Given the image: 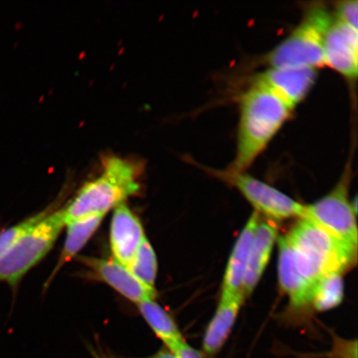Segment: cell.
I'll use <instances>...</instances> for the list:
<instances>
[{
	"mask_svg": "<svg viewBox=\"0 0 358 358\" xmlns=\"http://www.w3.org/2000/svg\"><path fill=\"white\" fill-rule=\"evenodd\" d=\"M357 250L317 224L299 218L279 240L280 289L296 308L310 304L313 289L326 275L356 265Z\"/></svg>",
	"mask_w": 358,
	"mask_h": 358,
	"instance_id": "1",
	"label": "cell"
},
{
	"mask_svg": "<svg viewBox=\"0 0 358 358\" xmlns=\"http://www.w3.org/2000/svg\"><path fill=\"white\" fill-rule=\"evenodd\" d=\"M239 122L234 160L227 168L245 172L266 150L293 111L267 90L246 84L237 96Z\"/></svg>",
	"mask_w": 358,
	"mask_h": 358,
	"instance_id": "2",
	"label": "cell"
},
{
	"mask_svg": "<svg viewBox=\"0 0 358 358\" xmlns=\"http://www.w3.org/2000/svg\"><path fill=\"white\" fill-rule=\"evenodd\" d=\"M142 172V164L137 160L106 156L102 159L99 176L85 182L62 208L66 225L92 215H106L125 203L140 192Z\"/></svg>",
	"mask_w": 358,
	"mask_h": 358,
	"instance_id": "3",
	"label": "cell"
},
{
	"mask_svg": "<svg viewBox=\"0 0 358 358\" xmlns=\"http://www.w3.org/2000/svg\"><path fill=\"white\" fill-rule=\"evenodd\" d=\"M333 21L332 8L326 3H307L299 24L283 41L257 60L256 66L316 70L324 66V39Z\"/></svg>",
	"mask_w": 358,
	"mask_h": 358,
	"instance_id": "4",
	"label": "cell"
},
{
	"mask_svg": "<svg viewBox=\"0 0 358 358\" xmlns=\"http://www.w3.org/2000/svg\"><path fill=\"white\" fill-rule=\"evenodd\" d=\"M64 227L62 208L56 209L27 232L0 259V282L17 287L27 273L50 252Z\"/></svg>",
	"mask_w": 358,
	"mask_h": 358,
	"instance_id": "5",
	"label": "cell"
},
{
	"mask_svg": "<svg viewBox=\"0 0 358 358\" xmlns=\"http://www.w3.org/2000/svg\"><path fill=\"white\" fill-rule=\"evenodd\" d=\"M351 176L352 165L349 160L338 185L324 198L304 206L302 218L317 224L336 238L357 249V213L348 199Z\"/></svg>",
	"mask_w": 358,
	"mask_h": 358,
	"instance_id": "6",
	"label": "cell"
},
{
	"mask_svg": "<svg viewBox=\"0 0 358 358\" xmlns=\"http://www.w3.org/2000/svg\"><path fill=\"white\" fill-rule=\"evenodd\" d=\"M203 169L235 187L253 206L256 209L255 212L265 215L270 220L302 218L303 216V205L245 172H232L227 169L218 170L208 167H203Z\"/></svg>",
	"mask_w": 358,
	"mask_h": 358,
	"instance_id": "7",
	"label": "cell"
},
{
	"mask_svg": "<svg viewBox=\"0 0 358 358\" xmlns=\"http://www.w3.org/2000/svg\"><path fill=\"white\" fill-rule=\"evenodd\" d=\"M317 70L312 69H266L250 76L246 84L267 90L294 111L316 83Z\"/></svg>",
	"mask_w": 358,
	"mask_h": 358,
	"instance_id": "8",
	"label": "cell"
},
{
	"mask_svg": "<svg viewBox=\"0 0 358 358\" xmlns=\"http://www.w3.org/2000/svg\"><path fill=\"white\" fill-rule=\"evenodd\" d=\"M324 65L350 84L358 74V29L334 19L324 44Z\"/></svg>",
	"mask_w": 358,
	"mask_h": 358,
	"instance_id": "9",
	"label": "cell"
},
{
	"mask_svg": "<svg viewBox=\"0 0 358 358\" xmlns=\"http://www.w3.org/2000/svg\"><path fill=\"white\" fill-rule=\"evenodd\" d=\"M78 261L89 268L97 279L104 282L129 301L138 304L156 298L155 289L142 284L127 266L114 259L80 257Z\"/></svg>",
	"mask_w": 358,
	"mask_h": 358,
	"instance_id": "10",
	"label": "cell"
},
{
	"mask_svg": "<svg viewBox=\"0 0 358 358\" xmlns=\"http://www.w3.org/2000/svg\"><path fill=\"white\" fill-rule=\"evenodd\" d=\"M145 237L140 219L127 203L114 208L110 227V245L115 261L128 267Z\"/></svg>",
	"mask_w": 358,
	"mask_h": 358,
	"instance_id": "11",
	"label": "cell"
},
{
	"mask_svg": "<svg viewBox=\"0 0 358 358\" xmlns=\"http://www.w3.org/2000/svg\"><path fill=\"white\" fill-rule=\"evenodd\" d=\"M259 218V214L254 212L236 241L224 275L222 299L234 297L241 292L250 249Z\"/></svg>",
	"mask_w": 358,
	"mask_h": 358,
	"instance_id": "12",
	"label": "cell"
},
{
	"mask_svg": "<svg viewBox=\"0 0 358 358\" xmlns=\"http://www.w3.org/2000/svg\"><path fill=\"white\" fill-rule=\"evenodd\" d=\"M277 236L278 227L275 222L270 219L266 221L262 220L259 218L241 288V292L245 298L253 292L261 280L270 261Z\"/></svg>",
	"mask_w": 358,
	"mask_h": 358,
	"instance_id": "13",
	"label": "cell"
},
{
	"mask_svg": "<svg viewBox=\"0 0 358 358\" xmlns=\"http://www.w3.org/2000/svg\"><path fill=\"white\" fill-rule=\"evenodd\" d=\"M243 292L234 297L220 299L216 312L205 331L203 340V355L213 358L226 343L234 329L244 299Z\"/></svg>",
	"mask_w": 358,
	"mask_h": 358,
	"instance_id": "14",
	"label": "cell"
},
{
	"mask_svg": "<svg viewBox=\"0 0 358 358\" xmlns=\"http://www.w3.org/2000/svg\"><path fill=\"white\" fill-rule=\"evenodd\" d=\"M104 217L105 215H92V216L80 218L66 224L67 231L64 248L48 284L50 283L66 264L77 257L92 236L96 234Z\"/></svg>",
	"mask_w": 358,
	"mask_h": 358,
	"instance_id": "15",
	"label": "cell"
},
{
	"mask_svg": "<svg viewBox=\"0 0 358 358\" xmlns=\"http://www.w3.org/2000/svg\"><path fill=\"white\" fill-rule=\"evenodd\" d=\"M136 306L148 325L169 351L185 341L173 317L155 299H148Z\"/></svg>",
	"mask_w": 358,
	"mask_h": 358,
	"instance_id": "16",
	"label": "cell"
},
{
	"mask_svg": "<svg viewBox=\"0 0 358 358\" xmlns=\"http://www.w3.org/2000/svg\"><path fill=\"white\" fill-rule=\"evenodd\" d=\"M342 273L326 275L313 290L310 303L315 310L324 312L338 307L344 297Z\"/></svg>",
	"mask_w": 358,
	"mask_h": 358,
	"instance_id": "17",
	"label": "cell"
},
{
	"mask_svg": "<svg viewBox=\"0 0 358 358\" xmlns=\"http://www.w3.org/2000/svg\"><path fill=\"white\" fill-rule=\"evenodd\" d=\"M134 277L148 287L155 289L158 262L153 246L145 237L127 267Z\"/></svg>",
	"mask_w": 358,
	"mask_h": 358,
	"instance_id": "18",
	"label": "cell"
},
{
	"mask_svg": "<svg viewBox=\"0 0 358 358\" xmlns=\"http://www.w3.org/2000/svg\"><path fill=\"white\" fill-rule=\"evenodd\" d=\"M55 204L50 205L48 208H45L43 211L37 214L33 215L32 217L26 218L25 220L21 221L10 227H7L0 231V259L4 255L7 254L13 248L17 241H19L27 232L29 231L41 222L43 219L46 217L48 215L55 211Z\"/></svg>",
	"mask_w": 358,
	"mask_h": 358,
	"instance_id": "19",
	"label": "cell"
},
{
	"mask_svg": "<svg viewBox=\"0 0 358 358\" xmlns=\"http://www.w3.org/2000/svg\"><path fill=\"white\" fill-rule=\"evenodd\" d=\"M334 19L357 29L358 1L357 0H343L334 3Z\"/></svg>",
	"mask_w": 358,
	"mask_h": 358,
	"instance_id": "20",
	"label": "cell"
},
{
	"mask_svg": "<svg viewBox=\"0 0 358 358\" xmlns=\"http://www.w3.org/2000/svg\"><path fill=\"white\" fill-rule=\"evenodd\" d=\"M172 352L176 355L178 358H205L203 352L196 350L192 348L187 342L183 341L178 346L173 349Z\"/></svg>",
	"mask_w": 358,
	"mask_h": 358,
	"instance_id": "21",
	"label": "cell"
},
{
	"mask_svg": "<svg viewBox=\"0 0 358 358\" xmlns=\"http://www.w3.org/2000/svg\"><path fill=\"white\" fill-rule=\"evenodd\" d=\"M151 358H178V357L174 355L173 352L169 351V349L166 348L157 352L156 355H155Z\"/></svg>",
	"mask_w": 358,
	"mask_h": 358,
	"instance_id": "22",
	"label": "cell"
}]
</instances>
